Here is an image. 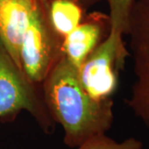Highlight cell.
Listing matches in <instances>:
<instances>
[{"label":"cell","mask_w":149,"mask_h":149,"mask_svg":"<svg viewBox=\"0 0 149 149\" xmlns=\"http://www.w3.org/2000/svg\"><path fill=\"white\" fill-rule=\"evenodd\" d=\"M45 104L56 123L64 131V143L75 148L86 140L111 128L112 99L97 100L83 88L78 70L63 56L42 83Z\"/></svg>","instance_id":"cell-1"},{"label":"cell","mask_w":149,"mask_h":149,"mask_svg":"<svg viewBox=\"0 0 149 149\" xmlns=\"http://www.w3.org/2000/svg\"><path fill=\"white\" fill-rule=\"evenodd\" d=\"M102 1H105L109 8V16L111 21L110 32L124 37L134 0H80L86 10Z\"/></svg>","instance_id":"cell-9"},{"label":"cell","mask_w":149,"mask_h":149,"mask_svg":"<svg viewBox=\"0 0 149 149\" xmlns=\"http://www.w3.org/2000/svg\"><path fill=\"white\" fill-rule=\"evenodd\" d=\"M75 149H143V143L135 138L117 142L105 134H100L86 140Z\"/></svg>","instance_id":"cell-10"},{"label":"cell","mask_w":149,"mask_h":149,"mask_svg":"<svg viewBox=\"0 0 149 149\" xmlns=\"http://www.w3.org/2000/svg\"><path fill=\"white\" fill-rule=\"evenodd\" d=\"M37 86L17 65L0 40V121L11 122L25 110L44 133H53L56 123Z\"/></svg>","instance_id":"cell-2"},{"label":"cell","mask_w":149,"mask_h":149,"mask_svg":"<svg viewBox=\"0 0 149 149\" xmlns=\"http://www.w3.org/2000/svg\"><path fill=\"white\" fill-rule=\"evenodd\" d=\"M48 25L63 41L86 15L80 0H41Z\"/></svg>","instance_id":"cell-8"},{"label":"cell","mask_w":149,"mask_h":149,"mask_svg":"<svg viewBox=\"0 0 149 149\" xmlns=\"http://www.w3.org/2000/svg\"><path fill=\"white\" fill-rule=\"evenodd\" d=\"M40 1L0 0V40L21 70L19 53L22 37Z\"/></svg>","instance_id":"cell-7"},{"label":"cell","mask_w":149,"mask_h":149,"mask_svg":"<svg viewBox=\"0 0 149 149\" xmlns=\"http://www.w3.org/2000/svg\"><path fill=\"white\" fill-rule=\"evenodd\" d=\"M128 56L123 36L109 32L78 69L79 80L85 91L97 100L112 99L117 91L119 72Z\"/></svg>","instance_id":"cell-4"},{"label":"cell","mask_w":149,"mask_h":149,"mask_svg":"<svg viewBox=\"0 0 149 149\" xmlns=\"http://www.w3.org/2000/svg\"><path fill=\"white\" fill-rule=\"evenodd\" d=\"M110 30L109 14L97 11L86 13L79 26L65 38L64 56L78 70L87 56L106 39Z\"/></svg>","instance_id":"cell-6"},{"label":"cell","mask_w":149,"mask_h":149,"mask_svg":"<svg viewBox=\"0 0 149 149\" xmlns=\"http://www.w3.org/2000/svg\"><path fill=\"white\" fill-rule=\"evenodd\" d=\"M63 42L48 25L40 1L22 37L19 53L22 70L32 83L42 85L64 56Z\"/></svg>","instance_id":"cell-5"},{"label":"cell","mask_w":149,"mask_h":149,"mask_svg":"<svg viewBox=\"0 0 149 149\" xmlns=\"http://www.w3.org/2000/svg\"><path fill=\"white\" fill-rule=\"evenodd\" d=\"M126 35L134 74L126 104L149 129V0H134Z\"/></svg>","instance_id":"cell-3"}]
</instances>
